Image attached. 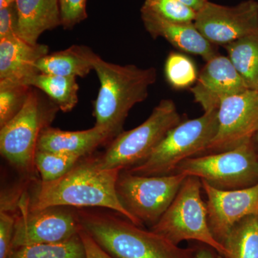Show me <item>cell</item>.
<instances>
[{
    "label": "cell",
    "mask_w": 258,
    "mask_h": 258,
    "mask_svg": "<svg viewBox=\"0 0 258 258\" xmlns=\"http://www.w3.org/2000/svg\"><path fill=\"white\" fill-rule=\"evenodd\" d=\"M120 171L98 169L92 154L81 158L60 179L50 182L40 181L32 198L29 199V210L34 211L52 207L102 208L113 210L141 226L123 208L117 195L116 182Z\"/></svg>",
    "instance_id": "1"
},
{
    "label": "cell",
    "mask_w": 258,
    "mask_h": 258,
    "mask_svg": "<svg viewBox=\"0 0 258 258\" xmlns=\"http://www.w3.org/2000/svg\"><path fill=\"white\" fill-rule=\"evenodd\" d=\"M83 230L114 258H194L196 246L183 248L111 212L77 208Z\"/></svg>",
    "instance_id": "2"
},
{
    "label": "cell",
    "mask_w": 258,
    "mask_h": 258,
    "mask_svg": "<svg viewBox=\"0 0 258 258\" xmlns=\"http://www.w3.org/2000/svg\"><path fill=\"white\" fill-rule=\"evenodd\" d=\"M93 71L100 82L93 103L95 126L108 129L115 138L123 132L131 109L148 98L149 88L157 80V70L135 64L120 66L97 55Z\"/></svg>",
    "instance_id": "3"
},
{
    "label": "cell",
    "mask_w": 258,
    "mask_h": 258,
    "mask_svg": "<svg viewBox=\"0 0 258 258\" xmlns=\"http://www.w3.org/2000/svg\"><path fill=\"white\" fill-rule=\"evenodd\" d=\"M58 111V107L46 95L32 87L21 111L1 127V155L20 174L32 177L35 174L37 141Z\"/></svg>",
    "instance_id": "4"
},
{
    "label": "cell",
    "mask_w": 258,
    "mask_h": 258,
    "mask_svg": "<svg viewBox=\"0 0 258 258\" xmlns=\"http://www.w3.org/2000/svg\"><path fill=\"white\" fill-rule=\"evenodd\" d=\"M217 110L181 121L168 132L145 160L125 170L140 176L174 174L179 164L189 158L201 155L215 138L218 128Z\"/></svg>",
    "instance_id": "5"
},
{
    "label": "cell",
    "mask_w": 258,
    "mask_h": 258,
    "mask_svg": "<svg viewBox=\"0 0 258 258\" xmlns=\"http://www.w3.org/2000/svg\"><path fill=\"white\" fill-rule=\"evenodd\" d=\"M181 122L174 102L161 100L145 121L122 132L108 144L106 150L95 156L101 170L129 169L145 160L171 128Z\"/></svg>",
    "instance_id": "6"
},
{
    "label": "cell",
    "mask_w": 258,
    "mask_h": 258,
    "mask_svg": "<svg viewBox=\"0 0 258 258\" xmlns=\"http://www.w3.org/2000/svg\"><path fill=\"white\" fill-rule=\"evenodd\" d=\"M202 189L201 179L186 176L170 206L151 230L177 245L184 240L206 244L225 258L228 255V249L212 235L206 203L201 196Z\"/></svg>",
    "instance_id": "7"
},
{
    "label": "cell",
    "mask_w": 258,
    "mask_h": 258,
    "mask_svg": "<svg viewBox=\"0 0 258 258\" xmlns=\"http://www.w3.org/2000/svg\"><path fill=\"white\" fill-rule=\"evenodd\" d=\"M175 173L195 176L217 189H246L258 184V154L250 141L232 150L189 158Z\"/></svg>",
    "instance_id": "8"
},
{
    "label": "cell",
    "mask_w": 258,
    "mask_h": 258,
    "mask_svg": "<svg viewBox=\"0 0 258 258\" xmlns=\"http://www.w3.org/2000/svg\"><path fill=\"white\" fill-rule=\"evenodd\" d=\"M183 174L164 176H140L123 169L116 182L120 203L139 225H155L163 216L183 181Z\"/></svg>",
    "instance_id": "9"
},
{
    "label": "cell",
    "mask_w": 258,
    "mask_h": 258,
    "mask_svg": "<svg viewBox=\"0 0 258 258\" xmlns=\"http://www.w3.org/2000/svg\"><path fill=\"white\" fill-rule=\"evenodd\" d=\"M28 203L29 199L25 195L18 202L12 248L28 244L57 243L79 235L81 226L76 210L52 207L31 211Z\"/></svg>",
    "instance_id": "10"
},
{
    "label": "cell",
    "mask_w": 258,
    "mask_h": 258,
    "mask_svg": "<svg viewBox=\"0 0 258 258\" xmlns=\"http://www.w3.org/2000/svg\"><path fill=\"white\" fill-rule=\"evenodd\" d=\"M218 128L201 155L232 150L252 140L258 130V91L226 98L217 110Z\"/></svg>",
    "instance_id": "11"
},
{
    "label": "cell",
    "mask_w": 258,
    "mask_h": 258,
    "mask_svg": "<svg viewBox=\"0 0 258 258\" xmlns=\"http://www.w3.org/2000/svg\"><path fill=\"white\" fill-rule=\"evenodd\" d=\"M194 23L212 45L225 46L258 30V2L246 0L230 7L209 1Z\"/></svg>",
    "instance_id": "12"
},
{
    "label": "cell",
    "mask_w": 258,
    "mask_h": 258,
    "mask_svg": "<svg viewBox=\"0 0 258 258\" xmlns=\"http://www.w3.org/2000/svg\"><path fill=\"white\" fill-rule=\"evenodd\" d=\"M201 181L207 196L210 230L224 244L235 225L244 217L258 215V184L246 189L220 190Z\"/></svg>",
    "instance_id": "13"
},
{
    "label": "cell",
    "mask_w": 258,
    "mask_h": 258,
    "mask_svg": "<svg viewBox=\"0 0 258 258\" xmlns=\"http://www.w3.org/2000/svg\"><path fill=\"white\" fill-rule=\"evenodd\" d=\"M247 90L248 88L229 57L218 55L207 62L191 92L195 101L207 112L218 109L225 98Z\"/></svg>",
    "instance_id": "14"
},
{
    "label": "cell",
    "mask_w": 258,
    "mask_h": 258,
    "mask_svg": "<svg viewBox=\"0 0 258 258\" xmlns=\"http://www.w3.org/2000/svg\"><path fill=\"white\" fill-rule=\"evenodd\" d=\"M141 16L146 30L154 39L163 37L176 48L201 56L206 62L218 55L214 45L203 36L195 23L169 21L144 8Z\"/></svg>",
    "instance_id": "15"
},
{
    "label": "cell",
    "mask_w": 258,
    "mask_h": 258,
    "mask_svg": "<svg viewBox=\"0 0 258 258\" xmlns=\"http://www.w3.org/2000/svg\"><path fill=\"white\" fill-rule=\"evenodd\" d=\"M114 139L105 128L93 126L87 130L69 132L47 126L37 141V150L83 158L91 155L100 146Z\"/></svg>",
    "instance_id": "16"
},
{
    "label": "cell",
    "mask_w": 258,
    "mask_h": 258,
    "mask_svg": "<svg viewBox=\"0 0 258 258\" xmlns=\"http://www.w3.org/2000/svg\"><path fill=\"white\" fill-rule=\"evenodd\" d=\"M47 45H32L20 37L0 39V80L25 82L38 74V61L49 54Z\"/></svg>",
    "instance_id": "17"
},
{
    "label": "cell",
    "mask_w": 258,
    "mask_h": 258,
    "mask_svg": "<svg viewBox=\"0 0 258 258\" xmlns=\"http://www.w3.org/2000/svg\"><path fill=\"white\" fill-rule=\"evenodd\" d=\"M18 36L32 45L43 32L62 25L59 0H16Z\"/></svg>",
    "instance_id": "18"
},
{
    "label": "cell",
    "mask_w": 258,
    "mask_h": 258,
    "mask_svg": "<svg viewBox=\"0 0 258 258\" xmlns=\"http://www.w3.org/2000/svg\"><path fill=\"white\" fill-rule=\"evenodd\" d=\"M96 55L89 47L74 45L42 57L37 62V69L42 74L84 78L93 71Z\"/></svg>",
    "instance_id": "19"
},
{
    "label": "cell",
    "mask_w": 258,
    "mask_h": 258,
    "mask_svg": "<svg viewBox=\"0 0 258 258\" xmlns=\"http://www.w3.org/2000/svg\"><path fill=\"white\" fill-rule=\"evenodd\" d=\"M24 83L42 91L61 111H71L79 103L77 78L38 73Z\"/></svg>",
    "instance_id": "20"
},
{
    "label": "cell",
    "mask_w": 258,
    "mask_h": 258,
    "mask_svg": "<svg viewBox=\"0 0 258 258\" xmlns=\"http://www.w3.org/2000/svg\"><path fill=\"white\" fill-rule=\"evenodd\" d=\"M224 47L248 89L258 91V30Z\"/></svg>",
    "instance_id": "21"
},
{
    "label": "cell",
    "mask_w": 258,
    "mask_h": 258,
    "mask_svg": "<svg viewBox=\"0 0 258 258\" xmlns=\"http://www.w3.org/2000/svg\"><path fill=\"white\" fill-rule=\"evenodd\" d=\"M7 258H86L79 234L64 242L13 247Z\"/></svg>",
    "instance_id": "22"
},
{
    "label": "cell",
    "mask_w": 258,
    "mask_h": 258,
    "mask_svg": "<svg viewBox=\"0 0 258 258\" xmlns=\"http://www.w3.org/2000/svg\"><path fill=\"white\" fill-rule=\"evenodd\" d=\"M224 245L225 258H258V215L244 217L232 228Z\"/></svg>",
    "instance_id": "23"
},
{
    "label": "cell",
    "mask_w": 258,
    "mask_h": 258,
    "mask_svg": "<svg viewBox=\"0 0 258 258\" xmlns=\"http://www.w3.org/2000/svg\"><path fill=\"white\" fill-rule=\"evenodd\" d=\"M31 88L21 81L0 80V128L21 111Z\"/></svg>",
    "instance_id": "24"
},
{
    "label": "cell",
    "mask_w": 258,
    "mask_h": 258,
    "mask_svg": "<svg viewBox=\"0 0 258 258\" xmlns=\"http://www.w3.org/2000/svg\"><path fill=\"white\" fill-rule=\"evenodd\" d=\"M81 159L57 153L37 150L35 166L41 181L50 182L67 174Z\"/></svg>",
    "instance_id": "25"
},
{
    "label": "cell",
    "mask_w": 258,
    "mask_h": 258,
    "mask_svg": "<svg viewBox=\"0 0 258 258\" xmlns=\"http://www.w3.org/2000/svg\"><path fill=\"white\" fill-rule=\"evenodd\" d=\"M164 72L169 84L177 89L192 86L198 79L195 63L189 57L178 52H171L168 56Z\"/></svg>",
    "instance_id": "26"
},
{
    "label": "cell",
    "mask_w": 258,
    "mask_h": 258,
    "mask_svg": "<svg viewBox=\"0 0 258 258\" xmlns=\"http://www.w3.org/2000/svg\"><path fill=\"white\" fill-rule=\"evenodd\" d=\"M142 8L176 23H194L198 13L179 0H145Z\"/></svg>",
    "instance_id": "27"
},
{
    "label": "cell",
    "mask_w": 258,
    "mask_h": 258,
    "mask_svg": "<svg viewBox=\"0 0 258 258\" xmlns=\"http://www.w3.org/2000/svg\"><path fill=\"white\" fill-rule=\"evenodd\" d=\"M87 0H59L61 22L64 29H72L87 18Z\"/></svg>",
    "instance_id": "28"
},
{
    "label": "cell",
    "mask_w": 258,
    "mask_h": 258,
    "mask_svg": "<svg viewBox=\"0 0 258 258\" xmlns=\"http://www.w3.org/2000/svg\"><path fill=\"white\" fill-rule=\"evenodd\" d=\"M15 215L8 210L0 211V258H7L14 237Z\"/></svg>",
    "instance_id": "29"
},
{
    "label": "cell",
    "mask_w": 258,
    "mask_h": 258,
    "mask_svg": "<svg viewBox=\"0 0 258 258\" xmlns=\"http://www.w3.org/2000/svg\"><path fill=\"white\" fill-rule=\"evenodd\" d=\"M18 36V15L16 5L0 9V39Z\"/></svg>",
    "instance_id": "30"
},
{
    "label": "cell",
    "mask_w": 258,
    "mask_h": 258,
    "mask_svg": "<svg viewBox=\"0 0 258 258\" xmlns=\"http://www.w3.org/2000/svg\"><path fill=\"white\" fill-rule=\"evenodd\" d=\"M79 235L84 244L86 258H114L102 249L96 241L86 231L83 230L82 227L79 231Z\"/></svg>",
    "instance_id": "31"
},
{
    "label": "cell",
    "mask_w": 258,
    "mask_h": 258,
    "mask_svg": "<svg viewBox=\"0 0 258 258\" xmlns=\"http://www.w3.org/2000/svg\"><path fill=\"white\" fill-rule=\"evenodd\" d=\"M219 256H220V254L217 253L215 249L201 243L200 245L196 246L194 258H219Z\"/></svg>",
    "instance_id": "32"
},
{
    "label": "cell",
    "mask_w": 258,
    "mask_h": 258,
    "mask_svg": "<svg viewBox=\"0 0 258 258\" xmlns=\"http://www.w3.org/2000/svg\"><path fill=\"white\" fill-rule=\"evenodd\" d=\"M179 1L198 13L208 3L209 0H179Z\"/></svg>",
    "instance_id": "33"
},
{
    "label": "cell",
    "mask_w": 258,
    "mask_h": 258,
    "mask_svg": "<svg viewBox=\"0 0 258 258\" xmlns=\"http://www.w3.org/2000/svg\"><path fill=\"white\" fill-rule=\"evenodd\" d=\"M16 3V0H0V9L8 8Z\"/></svg>",
    "instance_id": "34"
},
{
    "label": "cell",
    "mask_w": 258,
    "mask_h": 258,
    "mask_svg": "<svg viewBox=\"0 0 258 258\" xmlns=\"http://www.w3.org/2000/svg\"><path fill=\"white\" fill-rule=\"evenodd\" d=\"M251 142H252V145H253L254 149H255L256 152H257L258 154V130L256 132V133L254 134Z\"/></svg>",
    "instance_id": "35"
}]
</instances>
